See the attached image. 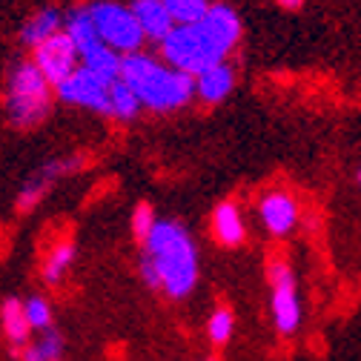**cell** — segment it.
<instances>
[{
  "instance_id": "1",
  "label": "cell",
  "mask_w": 361,
  "mask_h": 361,
  "mask_svg": "<svg viewBox=\"0 0 361 361\" xmlns=\"http://www.w3.org/2000/svg\"><path fill=\"white\" fill-rule=\"evenodd\" d=\"M121 80L132 86L141 106L149 112H175L184 109L195 98V78L172 69L169 63L147 55L132 52L121 61Z\"/></svg>"
},
{
  "instance_id": "2",
  "label": "cell",
  "mask_w": 361,
  "mask_h": 361,
  "mask_svg": "<svg viewBox=\"0 0 361 361\" xmlns=\"http://www.w3.org/2000/svg\"><path fill=\"white\" fill-rule=\"evenodd\" d=\"M144 255L158 264L161 290L169 298H187L198 284V252L195 241L178 221H158L149 238L141 244Z\"/></svg>"
},
{
  "instance_id": "3",
  "label": "cell",
  "mask_w": 361,
  "mask_h": 361,
  "mask_svg": "<svg viewBox=\"0 0 361 361\" xmlns=\"http://www.w3.org/2000/svg\"><path fill=\"white\" fill-rule=\"evenodd\" d=\"M55 86L43 78L35 61H18L6 78V118L15 129L29 132L52 112Z\"/></svg>"
},
{
  "instance_id": "4",
  "label": "cell",
  "mask_w": 361,
  "mask_h": 361,
  "mask_svg": "<svg viewBox=\"0 0 361 361\" xmlns=\"http://www.w3.org/2000/svg\"><path fill=\"white\" fill-rule=\"evenodd\" d=\"M161 61L169 63L172 69H180L192 78H198L204 69L227 61V55L221 52V47L209 37V32L201 23L192 26H175L161 43Z\"/></svg>"
},
{
  "instance_id": "5",
  "label": "cell",
  "mask_w": 361,
  "mask_h": 361,
  "mask_svg": "<svg viewBox=\"0 0 361 361\" xmlns=\"http://www.w3.org/2000/svg\"><path fill=\"white\" fill-rule=\"evenodd\" d=\"M86 9L95 23L98 37L109 49H115L118 55L141 52V47L147 43V35L141 32L129 4H121V0H89Z\"/></svg>"
},
{
  "instance_id": "6",
  "label": "cell",
  "mask_w": 361,
  "mask_h": 361,
  "mask_svg": "<svg viewBox=\"0 0 361 361\" xmlns=\"http://www.w3.org/2000/svg\"><path fill=\"white\" fill-rule=\"evenodd\" d=\"M267 281L273 290V324L281 336H293L301 327V298L293 267L284 255H273L267 261Z\"/></svg>"
},
{
  "instance_id": "7",
  "label": "cell",
  "mask_w": 361,
  "mask_h": 361,
  "mask_svg": "<svg viewBox=\"0 0 361 361\" xmlns=\"http://www.w3.org/2000/svg\"><path fill=\"white\" fill-rule=\"evenodd\" d=\"M86 166V158L83 155H66V158H52L47 164H40L26 180L23 187L18 190V198H15V209L18 212H32L35 207H40V201L49 195V190L58 184L61 178L66 175H75Z\"/></svg>"
},
{
  "instance_id": "8",
  "label": "cell",
  "mask_w": 361,
  "mask_h": 361,
  "mask_svg": "<svg viewBox=\"0 0 361 361\" xmlns=\"http://www.w3.org/2000/svg\"><path fill=\"white\" fill-rule=\"evenodd\" d=\"M112 83L104 80L95 72H89L86 66H78L63 83L55 86V98L63 101V104H69V106H78V109L109 115V86Z\"/></svg>"
},
{
  "instance_id": "9",
  "label": "cell",
  "mask_w": 361,
  "mask_h": 361,
  "mask_svg": "<svg viewBox=\"0 0 361 361\" xmlns=\"http://www.w3.org/2000/svg\"><path fill=\"white\" fill-rule=\"evenodd\" d=\"M32 61L43 72V78H47L52 86H58L80 66V52L66 32H58L55 37L43 40L40 47L32 49Z\"/></svg>"
},
{
  "instance_id": "10",
  "label": "cell",
  "mask_w": 361,
  "mask_h": 361,
  "mask_svg": "<svg viewBox=\"0 0 361 361\" xmlns=\"http://www.w3.org/2000/svg\"><path fill=\"white\" fill-rule=\"evenodd\" d=\"M258 215H261V224H264V230L269 235L284 238L295 230V224H298V204L290 192L269 190L258 201Z\"/></svg>"
},
{
  "instance_id": "11",
  "label": "cell",
  "mask_w": 361,
  "mask_h": 361,
  "mask_svg": "<svg viewBox=\"0 0 361 361\" xmlns=\"http://www.w3.org/2000/svg\"><path fill=\"white\" fill-rule=\"evenodd\" d=\"M198 23L209 32V37L218 43L224 55H230V52L238 47L241 35H244L238 12H235L233 6H227V4H209L207 15H204Z\"/></svg>"
},
{
  "instance_id": "12",
  "label": "cell",
  "mask_w": 361,
  "mask_h": 361,
  "mask_svg": "<svg viewBox=\"0 0 361 361\" xmlns=\"http://www.w3.org/2000/svg\"><path fill=\"white\" fill-rule=\"evenodd\" d=\"M212 235L221 247L235 250L247 241V224L241 215L238 201H221L212 212Z\"/></svg>"
},
{
  "instance_id": "13",
  "label": "cell",
  "mask_w": 361,
  "mask_h": 361,
  "mask_svg": "<svg viewBox=\"0 0 361 361\" xmlns=\"http://www.w3.org/2000/svg\"><path fill=\"white\" fill-rule=\"evenodd\" d=\"M235 89V69L221 61L209 69H204L198 78H195V98H201L207 106H215L221 101H227Z\"/></svg>"
},
{
  "instance_id": "14",
  "label": "cell",
  "mask_w": 361,
  "mask_h": 361,
  "mask_svg": "<svg viewBox=\"0 0 361 361\" xmlns=\"http://www.w3.org/2000/svg\"><path fill=\"white\" fill-rule=\"evenodd\" d=\"M129 9L135 15V20H138L141 32L147 35V40L161 43L175 29V20H172L164 0H129Z\"/></svg>"
},
{
  "instance_id": "15",
  "label": "cell",
  "mask_w": 361,
  "mask_h": 361,
  "mask_svg": "<svg viewBox=\"0 0 361 361\" xmlns=\"http://www.w3.org/2000/svg\"><path fill=\"white\" fill-rule=\"evenodd\" d=\"M58 32H63V12L58 6H40L37 12H32L23 26H20V43H26L29 49L40 47L43 40L55 37Z\"/></svg>"
},
{
  "instance_id": "16",
  "label": "cell",
  "mask_w": 361,
  "mask_h": 361,
  "mask_svg": "<svg viewBox=\"0 0 361 361\" xmlns=\"http://www.w3.org/2000/svg\"><path fill=\"white\" fill-rule=\"evenodd\" d=\"M0 330H4L6 341L15 347V353L32 341L35 330H32V324L26 319V310H23L20 298H6L4 304H0Z\"/></svg>"
},
{
  "instance_id": "17",
  "label": "cell",
  "mask_w": 361,
  "mask_h": 361,
  "mask_svg": "<svg viewBox=\"0 0 361 361\" xmlns=\"http://www.w3.org/2000/svg\"><path fill=\"white\" fill-rule=\"evenodd\" d=\"M75 255H78V247H75V241L72 238H61L49 252H47V258H43V267H40V279L47 281L49 287H55V284H61L63 279H66V273L72 269V264H75Z\"/></svg>"
},
{
  "instance_id": "18",
  "label": "cell",
  "mask_w": 361,
  "mask_h": 361,
  "mask_svg": "<svg viewBox=\"0 0 361 361\" xmlns=\"http://www.w3.org/2000/svg\"><path fill=\"white\" fill-rule=\"evenodd\" d=\"M121 61H123V55H118L115 49H109L104 40L92 43L89 49L80 52V66H86L89 72L101 75V78L109 80V83L121 78Z\"/></svg>"
},
{
  "instance_id": "19",
  "label": "cell",
  "mask_w": 361,
  "mask_h": 361,
  "mask_svg": "<svg viewBox=\"0 0 361 361\" xmlns=\"http://www.w3.org/2000/svg\"><path fill=\"white\" fill-rule=\"evenodd\" d=\"M63 32L72 37V43L78 47V52L89 49V47H92V43H98V40H101V37H98V32H95L92 18H89L86 4L72 6L69 12H63Z\"/></svg>"
},
{
  "instance_id": "20",
  "label": "cell",
  "mask_w": 361,
  "mask_h": 361,
  "mask_svg": "<svg viewBox=\"0 0 361 361\" xmlns=\"http://www.w3.org/2000/svg\"><path fill=\"white\" fill-rule=\"evenodd\" d=\"M63 350H66V341L63 336L49 327V330H43L37 341H29L26 347H20L15 355L20 361H61L63 358Z\"/></svg>"
},
{
  "instance_id": "21",
  "label": "cell",
  "mask_w": 361,
  "mask_h": 361,
  "mask_svg": "<svg viewBox=\"0 0 361 361\" xmlns=\"http://www.w3.org/2000/svg\"><path fill=\"white\" fill-rule=\"evenodd\" d=\"M141 101L138 95L132 92V86H126L121 78L109 86V118L121 121V123H132L135 118L141 115Z\"/></svg>"
},
{
  "instance_id": "22",
  "label": "cell",
  "mask_w": 361,
  "mask_h": 361,
  "mask_svg": "<svg viewBox=\"0 0 361 361\" xmlns=\"http://www.w3.org/2000/svg\"><path fill=\"white\" fill-rule=\"evenodd\" d=\"M207 333H209V341L215 347H224L230 344L233 333H235V312L227 307V304H218L209 315V324H207Z\"/></svg>"
},
{
  "instance_id": "23",
  "label": "cell",
  "mask_w": 361,
  "mask_h": 361,
  "mask_svg": "<svg viewBox=\"0 0 361 361\" xmlns=\"http://www.w3.org/2000/svg\"><path fill=\"white\" fill-rule=\"evenodd\" d=\"M164 4H166L169 15H172L175 26H192L209 9V0H164Z\"/></svg>"
},
{
  "instance_id": "24",
  "label": "cell",
  "mask_w": 361,
  "mask_h": 361,
  "mask_svg": "<svg viewBox=\"0 0 361 361\" xmlns=\"http://www.w3.org/2000/svg\"><path fill=\"white\" fill-rule=\"evenodd\" d=\"M23 310H26V319L32 324V330L43 333V330H49L55 327V310L49 304V298H43V295H32L23 301Z\"/></svg>"
},
{
  "instance_id": "25",
  "label": "cell",
  "mask_w": 361,
  "mask_h": 361,
  "mask_svg": "<svg viewBox=\"0 0 361 361\" xmlns=\"http://www.w3.org/2000/svg\"><path fill=\"white\" fill-rule=\"evenodd\" d=\"M155 224H158V218H155V209H152V204L141 201L138 207L132 209L129 227H132V235H135V241H138V244H144V241L149 238V233H152V227H155Z\"/></svg>"
},
{
  "instance_id": "26",
  "label": "cell",
  "mask_w": 361,
  "mask_h": 361,
  "mask_svg": "<svg viewBox=\"0 0 361 361\" xmlns=\"http://www.w3.org/2000/svg\"><path fill=\"white\" fill-rule=\"evenodd\" d=\"M141 279L149 290H161V273H158V264L149 255H141Z\"/></svg>"
},
{
  "instance_id": "27",
  "label": "cell",
  "mask_w": 361,
  "mask_h": 361,
  "mask_svg": "<svg viewBox=\"0 0 361 361\" xmlns=\"http://www.w3.org/2000/svg\"><path fill=\"white\" fill-rule=\"evenodd\" d=\"M301 4H304V0H279V6H284V9H301Z\"/></svg>"
},
{
  "instance_id": "28",
  "label": "cell",
  "mask_w": 361,
  "mask_h": 361,
  "mask_svg": "<svg viewBox=\"0 0 361 361\" xmlns=\"http://www.w3.org/2000/svg\"><path fill=\"white\" fill-rule=\"evenodd\" d=\"M355 180H358V187H361V169H358V172H355Z\"/></svg>"
},
{
  "instance_id": "29",
  "label": "cell",
  "mask_w": 361,
  "mask_h": 361,
  "mask_svg": "<svg viewBox=\"0 0 361 361\" xmlns=\"http://www.w3.org/2000/svg\"><path fill=\"white\" fill-rule=\"evenodd\" d=\"M207 361H218V358H207Z\"/></svg>"
}]
</instances>
